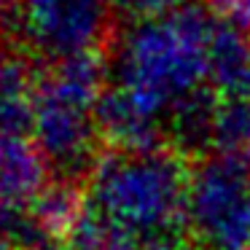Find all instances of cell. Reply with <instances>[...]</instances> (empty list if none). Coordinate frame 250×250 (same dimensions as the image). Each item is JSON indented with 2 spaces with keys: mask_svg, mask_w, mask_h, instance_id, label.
Wrapping results in <instances>:
<instances>
[{
  "mask_svg": "<svg viewBox=\"0 0 250 250\" xmlns=\"http://www.w3.org/2000/svg\"><path fill=\"white\" fill-rule=\"evenodd\" d=\"M103 250H129V248H119V245H110V248H103Z\"/></svg>",
  "mask_w": 250,
  "mask_h": 250,
  "instance_id": "cell-15",
  "label": "cell"
},
{
  "mask_svg": "<svg viewBox=\"0 0 250 250\" xmlns=\"http://www.w3.org/2000/svg\"><path fill=\"white\" fill-rule=\"evenodd\" d=\"M51 245L60 242L46 231L30 202L0 205V250H41Z\"/></svg>",
  "mask_w": 250,
  "mask_h": 250,
  "instance_id": "cell-9",
  "label": "cell"
},
{
  "mask_svg": "<svg viewBox=\"0 0 250 250\" xmlns=\"http://www.w3.org/2000/svg\"><path fill=\"white\" fill-rule=\"evenodd\" d=\"M207 86L218 97H250V30L215 19L207 49Z\"/></svg>",
  "mask_w": 250,
  "mask_h": 250,
  "instance_id": "cell-7",
  "label": "cell"
},
{
  "mask_svg": "<svg viewBox=\"0 0 250 250\" xmlns=\"http://www.w3.org/2000/svg\"><path fill=\"white\" fill-rule=\"evenodd\" d=\"M19 43L17 30H14V19H8V14H0V60H6Z\"/></svg>",
  "mask_w": 250,
  "mask_h": 250,
  "instance_id": "cell-12",
  "label": "cell"
},
{
  "mask_svg": "<svg viewBox=\"0 0 250 250\" xmlns=\"http://www.w3.org/2000/svg\"><path fill=\"white\" fill-rule=\"evenodd\" d=\"M94 119L108 148H124V151L172 148L164 121L116 83L105 86L103 97L94 105Z\"/></svg>",
  "mask_w": 250,
  "mask_h": 250,
  "instance_id": "cell-5",
  "label": "cell"
},
{
  "mask_svg": "<svg viewBox=\"0 0 250 250\" xmlns=\"http://www.w3.org/2000/svg\"><path fill=\"white\" fill-rule=\"evenodd\" d=\"M49 180V164L33 137L0 135V205L33 202Z\"/></svg>",
  "mask_w": 250,
  "mask_h": 250,
  "instance_id": "cell-8",
  "label": "cell"
},
{
  "mask_svg": "<svg viewBox=\"0 0 250 250\" xmlns=\"http://www.w3.org/2000/svg\"><path fill=\"white\" fill-rule=\"evenodd\" d=\"M22 0H0V14H8V11H14V8L19 6Z\"/></svg>",
  "mask_w": 250,
  "mask_h": 250,
  "instance_id": "cell-13",
  "label": "cell"
},
{
  "mask_svg": "<svg viewBox=\"0 0 250 250\" xmlns=\"http://www.w3.org/2000/svg\"><path fill=\"white\" fill-rule=\"evenodd\" d=\"M188 234L202 250H250V164L239 153L191 159Z\"/></svg>",
  "mask_w": 250,
  "mask_h": 250,
  "instance_id": "cell-3",
  "label": "cell"
},
{
  "mask_svg": "<svg viewBox=\"0 0 250 250\" xmlns=\"http://www.w3.org/2000/svg\"><path fill=\"white\" fill-rule=\"evenodd\" d=\"M38 70L41 60L24 46H17L0 60V135L33 137Z\"/></svg>",
  "mask_w": 250,
  "mask_h": 250,
  "instance_id": "cell-6",
  "label": "cell"
},
{
  "mask_svg": "<svg viewBox=\"0 0 250 250\" xmlns=\"http://www.w3.org/2000/svg\"><path fill=\"white\" fill-rule=\"evenodd\" d=\"M215 19L199 0H186L164 17L121 22L108 49L110 83L126 89L167 126L180 105L210 89L207 49Z\"/></svg>",
  "mask_w": 250,
  "mask_h": 250,
  "instance_id": "cell-2",
  "label": "cell"
},
{
  "mask_svg": "<svg viewBox=\"0 0 250 250\" xmlns=\"http://www.w3.org/2000/svg\"><path fill=\"white\" fill-rule=\"evenodd\" d=\"M116 11L119 22H137V19H153L175 11L186 0H108Z\"/></svg>",
  "mask_w": 250,
  "mask_h": 250,
  "instance_id": "cell-10",
  "label": "cell"
},
{
  "mask_svg": "<svg viewBox=\"0 0 250 250\" xmlns=\"http://www.w3.org/2000/svg\"><path fill=\"white\" fill-rule=\"evenodd\" d=\"M11 19L19 43L41 62L108 51L121 24L108 0H22Z\"/></svg>",
  "mask_w": 250,
  "mask_h": 250,
  "instance_id": "cell-4",
  "label": "cell"
},
{
  "mask_svg": "<svg viewBox=\"0 0 250 250\" xmlns=\"http://www.w3.org/2000/svg\"><path fill=\"white\" fill-rule=\"evenodd\" d=\"M242 156H245V162L250 164V137H248V143H245V151H242Z\"/></svg>",
  "mask_w": 250,
  "mask_h": 250,
  "instance_id": "cell-14",
  "label": "cell"
},
{
  "mask_svg": "<svg viewBox=\"0 0 250 250\" xmlns=\"http://www.w3.org/2000/svg\"><path fill=\"white\" fill-rule=\"evenodd\" d=\"M199 3L210 8L218 19H226V22L250 30V0H199Z\"/></svg>",
  "mask_w": 250,
  "mask_h": 250,
  "instance_id": "cell-11",
  "label": "cell"
},
{
  "mask_svg": "<svg viewBox=\"0 0 250 250\" xmlns=\"http://www.w3.org/2000/svg\"><path fill=\"white\" fill-rule=\"evenodd\" d=\"M191 159L175 148H105L86 183V207L129 250H183L191 245Z\"/></svg>",
  "mask_w": 250,
  "mask_h": 250,
  "instance_id": "cell-1",
  "label": "cell"
}]
</instances>
